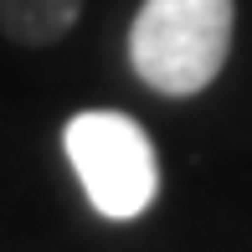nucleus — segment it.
I'll return each instance as SVG.
<instances>
[{
  "instance_id": "nucleus-1",
  "label": "nucleus",
  "mask_w": 252,
  "mask_h": 252,
  "mask_svg": "<svg viewBox=\"0 0 252 252\" xmlns=\"http://www.w3.org/2000/svg\"><path fill=\"white\" fill-rule=\"evenodd\" d=\"M237 0H144L129 26V67L159 98H196L232 57Z\"/></svg>"
},
{
  "instance_id": "nucleus-2",
  "label": "nucleus",
  "mask_w": 252,
  "mask_h": 252,
  "mask_svg": "<svg viewBox=\"0 0 252 252\" xmlns=\"http://www.w3.org/2000/svg\"><path fill=\"white\" fill-rule=\"evenodd\" d=\"M62 150L72 159L88 201L108 221H134L155 206V190H159L155 139L129 113H113V108L72 113L62 129Z\"/></svg>"
},
{
  "instance_id": "nucleus-3",
  "label": "nucleus",
  "mask_w": 252,
  "mask_h": 252,
  "mask_svg": "<svg viewBox=\"0 0 252 252\" xmlns=\"http://www.w3.org/2000/svg\"><path fill=\"white\" fill-rule=\"evenodd\" d=\"M88 0H0V31L16 47H57Z\"/></svg>"
}]
</instances>
